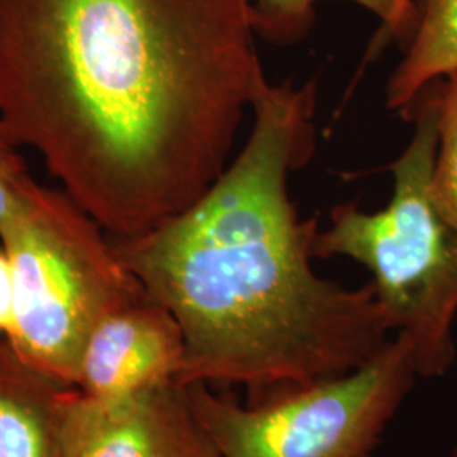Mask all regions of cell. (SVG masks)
<instances>
[{"mask_svg":"<svg viewBox=\"0 0 457 457\" xmlns=\"http://www.w3.org/2000/svg\"><path fill=\"white\" fill-rule=\"evenodd\" d=\"M447 457H457V439L454 442V445H453V449H451V453L447 454Z\"/></svg>","mask_w":457,"mask_h":457,"instance_id":"15","label":"cell"},{"mask_svg":"<svg viewBox=\"0 0 457 457\" xmlns=\"http://www.w3.org/2000/svg\"><path fill=\"white\" fill-rule=\"evenodd\" d=\"M419 0H400V4H402V9H403V14L409 17L410 22L413 24V28H415V24H417V16H419V4H417ZM413 33V31H411ZM411 36V34H410Z\"/></svg>","mask_w":457,"mask_h":457,"instance_id":"14","label":"cell"},{"mask_svg":"<svg viewBox=\"0 0 457 457\" xmlns=\"http://www.w3.org/2000/svg\"><path fill=\"white\" fill-rule=\"evenodd\" d=\"M73 390L36 370L0 336V457H63Z\"/></svg>","mask_w":457,"mask_h":457,"instance_id":"8","label":"cell"},{"mask_svg":"<svg viewBox=\"0 0 457 457\" xmlns=\"http://www.w3.org/2000/svg\"><path fill=\"white\" fill-rule=\"evenodd\" d=\"M63 457H220L177 381L119 400L75 388L66 409Z\"/></svg>","mask_w":457,"mask_h":457,"instance_id":"6","label":"cell"},{"mask_svg":"<svg viewBox=\"0 0 457 457\" xmlns=\"http://www.w3.org/2000/svg\"><path fill=\"white\" fill-rule=\"evenodd\" d=\"M417 378L409 344L395 336L351 373L256 403L204 383L185 388L220 457H375Z\"/></svg>","mask_w":457,"mask_h":457,"instance_id":"5","label":"cell"},{"mask_svg":"<svg viewBox=\"0 0 457 457\" xmlns=\"http://www.w3.org/2000/svg\"><path fill=\"white\" fill-rule=\"evenodd\" d=\"M0 243L14 278L9 343L36 370L75 388L96 327L146 290L112 237L63 190L33 181L0 224Z\"/></svg>","mask_w":457,"mask_h":457,"instance_id":"4","label":"cell"},{"mask_svg":"<svg viewBox=\"0 0 457 457\" xmlns=\"http://www.w3.org/2000/svg\"><path fill=\"white\" fill-rule=\"evenodd\" d=\"M319 0H253L254 29L262 39L275 45H295L311 33ZM375 14L383 37H410L413 24L403 14L400 0H349Z\"/></svg>","mask_w":457,"mask_h":457,"instance_id":"10","label":"cell"},{"mask_svg":"<svg viewBox=\"0 0 457 457\" xmlns=\"http://www.w3.org/2000/svg\"><path fill=\"white\" fill-rule=\"evenodd\" d=\"M16 320L14 309V278L11 262L0 247V336L9 337Z\"/></svg>","mask_w":457,"mask_h":457,"instance_id":"13","label":"cell"},{"mask_svg":"<svg viewBox=\"0 0 457 457\" xmlns=\"http://www.w3.org/2000/svg\"><path fill=\"white\" fill-rule=\"evenodd\" d=\"M185 339L177 319L149 295L109 313L83 349L75 388L92 400H119L177 381Z\"/></svg>","mask_w":457,"mask_h":457,"instance_id":"7","label":"cell"},{"mask_svg":"<svg viewBox=\"0 0 457 457\" xmlns=\"http://www.w3.org/2000/svg\"><path fill=\"white\" fill-rule=\"evenodd\" d=\"M19 147L21 145L0 112V224L34 181Z\"/></svg>","mask_w":457,"mask_h":457,"instance_id":"12","label":"cell"},{"mask_svg":"<svg viewBox=\"0 0 457 457\" xmlns=\"http://www.w3.org/2000/svg\"><path fill=\"white\" fill-rule=\"evenodd\" d=\"M403 60L386 87V107L409 114L428 85L457 70V0H419Z\"/></svg>","mask_w":457,"mask_h":457,"instance_id":"9","label":"cell"},{"mask_svg":"<svg viewBox=\"0 0 457 457\" xmlns=\"http://www.w3.org/2000/svg\"><path fill=\"white\" fill-rule=\"evenodd\" d=\"M315 112L313 79L270 85L245 146L204 195L112 239L180 324L181 386L241 385L256 403L351 373L390 341L371 283L347 288L312 266L319 224L300 220L288 183L313 156Z\"/></svg>","mask_w":457,"mask_h":457,"instance_id":"2","label":"cell"},{"mask_svg":"<svg viewBox=\"0 0 457 457\" xmlns=\"http://www.w3.org/2000/svg\"><path fill=\"white\" fill-rule=\"evenodd\" d=\"M409 115L413 132L390 166L392 198L378 212L341 204L313 237V258L343 256L373 277L376 300L390 330L409 344L419 378L447 375L457 361V228L436 204L437 97L428 85Z\"/></svg>","mask_w":457,"mask_h":457,"instance_id":"3","label":"cell"},{"mask_svg":"<svg viewBox=\"0 0 457 457\" xmlns=\"http://www.w3.org/2000/svg\"><path fill=\"white\" fill-rule=\"evenodd\" d=\"M434 85L437 97V153L432 192L442 215L457 228V70Z\"/></svg>","mask_w":457,"mask_h":457,"instance_id":"11","label":"cell"},{"mask_svg":"<svg viewBox=\"0 0 457 457\" xmlns=\"http://www.w3.org/2000/svg\"><path fill=\"white\" fill-rule=\"evenodd\" d=\"M253 0H0V112L112 239L204 195L264 96Z\"/></svg>","mask_w":457,"mask_h":457,"instance_id":"1","label":"cell"}]
</instances>
